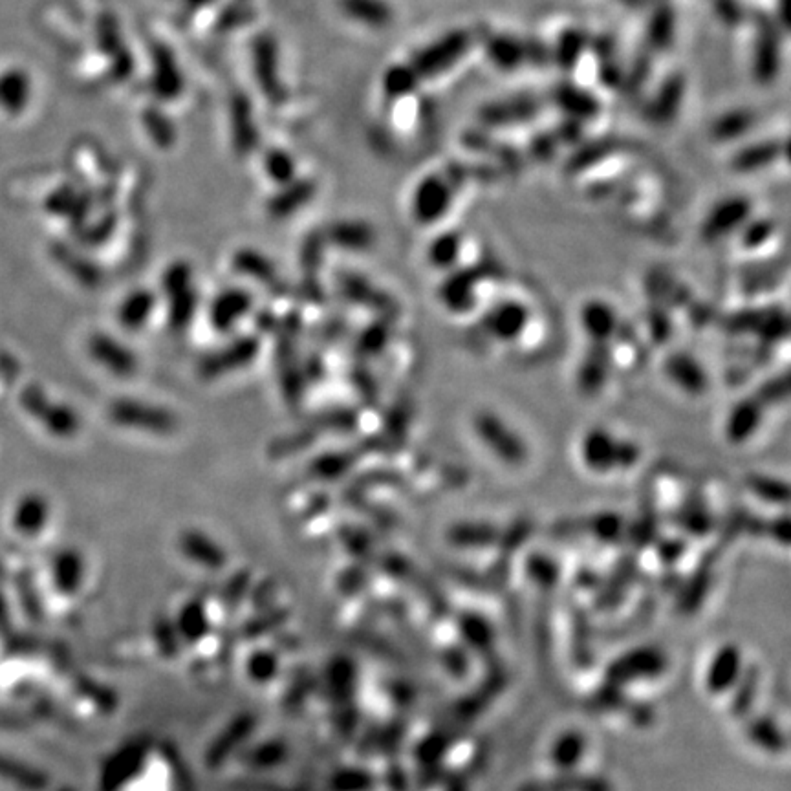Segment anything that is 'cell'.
I'll list each match as a JSON object with an SVG mask.
<instances>
[{"mask_svg":"<svg viewBox=\"0 0 791 791\" xmlns=\"http://www.w3.org/2000/svg\"><path fill=\"white\" fill-rule=\"evenodd\" d=\"M579 456L588 471L610 475L614 471H627L638 466L641 447L632 440L619 438L607 427H590L581 436Z\"/></svg>","mask_w":791,"mask_h":791,"instance_id":"6da1fadb","label":"cell"},{"mask_svg":"<svg viewBox=\"0 0 791 791\" xmlns=\"http://www.w3.org/2000/svg\"><path fill=\"white\" fill-rule=\"evenodd\" d=\"M466 180V173L453 169L451 173L423 176L411 195L412 220L420 226H434L449 213L458 189Z\"/></svg>","mask_w":791,"mask_h":791,"instance_id":"7a4b0ae2","label":"cell"},{"mask_svg":"<svg viewBox=\"0 0 791 791\" xmlns=\"http://www.w3.org/2000/svg\"><path fill=\"white\" fill-rule=\"evenodd\" d=\"M471 427L480 444L484 445L502 464L511 467L526 464L530 456L526 440L506 418L500 416L499 412L489 409L478 411L471 420Z\"/></svg>","mask_w":791,"mask_h":791,"instance_id":"3957f363","label":"cell"},{"mask_svg":"<svg viewBox=\"0 0 791 791\" xmlns=\"http://www.w3.org/2000/svg\"><path fill=\"white\" fill-rule=\"evenodd\" d=\"M110 422L136 433L167 436L178 429V418L171 409L152 401L118 398L109 405Z\"/></svg>","mask_w":791,"mask_h":791,"instance_id":"277c9868","label":"cell"},{"mask_svg":"<svg viewBox=\"0 0 791 791\" xmlns=\"http://www.w3.org/2000/svg\"><path fill=\"white\" fill-rule=\"evenodd\" d=\"M669 667L667 654L652 647H636L623 652L616 660L610 661L605 669V682L625 689L630 683L651 682L660 678Z\"/></svg>","mask_w":791,"mask_h":791,"instance_id":"5b68a950","label":"cell"},{"mask_svg":"<svg viewBox=\"0 0 791 791\" xmlns=\"http://www.w3.org/2000/svg\"><path fill=\"white\" fill-rule=\"evenodd\" d=\"M24 411L32 416L35 422L41 423L52 436L57 438H72L81 431V416L74 407L65 401H55L46 392L32 385L22 392L21 398Z\"/></svg>","mask_w":791,"mask_h":791,"instance_id":"8992f818","label":"cell"},{"mask_svg":"<svg viewBox=\"0 0 791 791\" xmlns=\"http://www.w3.org/2000/svg\"><path fill=\"white\" fill-rule=\"evenodd\" d=\"M555 537L563 539H579V537H592L599 544H623L629 535V522L625 517L614 511H601L588 517H574L555 522L552 528Z\"/></svg>","mask_w":791,"mask_h":791,"instance_id":"52a82bcc","label":"cell"},{"mask_svg":"<svg viewBox=\"0 0 791 791\" xmlns=\"http://www.w3.org/2000/svg\"><path fill=\"white\" fill-rule=\"evenodd\" d=\"M751 217H753L751 198L744 195L726 196L707 211L700 226V239L707 244L729 239L733 235H738V231L746 226V222Z\"/></svg>","mask_w":791,"mask_h":791,"instance_id":"ba28073f","label":"cell"},{"mask_svg":"<svg viewBox=\"0 0 791 791\" xmlns=\"http://www.w3.org/2000/svg\"><path fill=\"white\" fill-rule=\"evenodd\" d=\"M261 341L255 336H240L226 345L211 350L198 363V372L204 380H217L233 372L248 369L259 356Z\"/></svg>","mask_w":791,"mask_h":791,"instance_id":"9c48e42d","label":"cell"},{"mask_svg":"<svg viewBox=\"0 0 791 791\" xmlns=\"http://www.w3.org/2000/svg\"><path fill=\"white\" fill-rule=\"evenodd\" d=\"M531 323V310L528 304L519 299H506L493 304L482 317V332L493 343L513 345L526 334Z\"/></svg>","mask_w":791,"mask_h":791,"instance_id":"30bf717a","label":"cell"},{"mask_svg":"<svg viewBox=\"0 0 791 791\" xmlns=\"http://www.w3.org/2000/svg\"><path fill=\"white\" fill-rule=\"evenodd\" d=\"M88 356L116 378H131L140 367L138 356L109 332H94L87 341Z\"/></svg>","mask_w":791,"mask_h":791,"instance_id":"8fae6325","label":"cell"},{"mask_svg":"<svg viewBox=\"0 0 791 791\" xmlns=\"http://www.w3.org/2000/svg\"><path fill=\"white\" fill-rule=\"evenodd\" d=\"M640 577V563H638V553L623 552L614 564V570L603 577L601 585L596 590L594 607L599 612H612L623 605L625 597L629 594L632 585Z\"/></svg>","mask_w":791,"mask_h":791,"instance_id":"7c38bea8","label":"cell"},{"mask_svg":"<svg viewBox=\"0 0 791 791\" xmlns=\"http://www.w3.org/2000/svg\"><path fill=\"white\" fill-rule=\"evenodd\" d=\"M482 275L475 268H460L445 273L444 281L438 286V301L447 312L466 315L475 310L478 301V284Z\"/></svg>","mask_w":791,"mask_h":791,"instance_id":"4fadbf2b","label":"cell"},{"mask_svg":"<svg viewBox=\"0 0 791 791\" xmlns=\"http://www.w3.org/2000/svg\"><path fill=\"white\" fill-rule=\"evenodd\" d=\"M253 310V295L246 288L229 286L218 292L209 303L207 319L218 334H229Z\"/></svg>","mask_w":791,"mask_h":791,"instance_id":"5bb4252c","label":"cell"},{"mask_svg":"<svg viewBox=\"0 0 791 791\" xmlns=\"http://www.w3.org/2000/svg\"><path fill=\"white\" fill-rule=\"evenodd\" d=\"M766 411L768 405L757 392L738 400L727 412L724 422V436L727 442L731 445L748 444L749 440L759 433Z\"/></svg>","mask_w":791,"mask_h":791,"instance_id":"9a60e30c","label":"cell"},{"mask_svg":"<svg viewBox=\"0 0 791 791\" xmlns=\"http://www.w3.org/2000/svg\"><path fill=\"white\" fill-rule=\"evenodd\" d=\"M455 621L467 652L477 654L482 660H497V630L486 614L478 610H460Z\"/></svg>","mask_w":791,"mask_h":791,"instance_id":"2e32d148","label":"cell"},{"mask_svg":"<svg viewBox=\"0 0 791 791\" xmlns=\"http://www.w3.org/2000/svg\"><path fill=\"white\" fill-rule=\"evenodd\" d=\"M147 757H149V744L145 740H136L123 746L105 762L101 771L103 786L107 790H116L134 781L136 777H140L141 771L145 768Z\"/></svg>","mask_w":791,"mask_h":791,"instance_id":"e0dca14e","label":"cell"},{"mask_svg":"<svg viewBox=\"0 0 791 791\" xmlns=\"http://www.w3.org/2000/svg\"><path fill=\"white\" fill-rule=\"evenodd\" d=\"M720 557V546L711 548L702 555V559L694 566L693 574L683 581L678 590V610L689 616L694 614L698 608L702 607L705 597L713 585V575L715 566Z\"/></svg>","mask_w":791,"mask_h":791,"instance_id":"ac0fdd59","label":"cell"},{"mask_svg":"<svg viewBox=\"0 0 791 791\" xmlns=\"http://www.w3.org/2000/svg\"><path fill=\"white\" fill-rule=\"evenodd\" d=\"M663 374L672 385L691 396H702L709 389V376L702 363L689 352H672L663 361Z\"/></svg>","mask_w":791,"mask_h":791,"instance_id":"d6986e66","label":"cell"},{"mask_svg":"<svg viewBox=\"0 0 791 791\" xmlns=\"http://www.w3.org/2000/svg\"><path fill=\"white\" fill-rule=\"evenodd\" d=\"M579 326L590 343H612L618 336V310L603 299H588L579 310Z\"/></svg>","mask_w":791,"mask_h":791,"instance_id":"ffe728a7","label":"cell"},{"mask_svg":"<svg viewBox=\"0 0 791 791\" xmlns=\"http://www.w3.org/2000/svg\"><path fill=\"white\" fill-rule=\"evenodd\" d=\"M742 671H744L742 652L735 643H727L715 652L713 660L709 663L705 674V687L709 693L716 696L731 693Z\"/></svg>","mask_w":791,"mask_h":791,"instance_id":"44dd1931","label":"cell"},{"mask_svg":"<svg viewBox=\"0 0 791 791\" xmlns=\"http://www.w3.org/2000/svg\"><path fill=\"white\" fill-rule=\"evenodd\" d=\"M255 727L257 718L253 715H240L233 722H229L226 729L209 744L206 753L207 766L213 770L224 766L226 760L231 759L248 742Z\"/></svg>","mask_w":791,"mask_h":791,"instance_id":"7402d4cb","label":"cell"},{"mask_svg":"<svg viewBox=\"0 0 791 791\" xmlns=\"http://www.w3.org/2000/svg\"><path fill=\"white\" fill-rule=\"evenodd\" d=\"M612 358V343H590L575 374L577 387L590 396L603 391L612 369Z\"/></svg>","mask_w":791,"mask_h":791,"instance_id":"603a6c76","label":"cell"},{"mask_svg":"<svg viewBox=\"0 0 791 791\" xmlns=\"http://www.w3.org/2000/svg\"><path fill=\"white\" fill-rule=\"evenodd\" d=\"M517 791H614L612 782L603 775L559 771L555 777L522 782Z\"/></svg>","mask_w":791,"mask_h":791,"instance_id":"cb8c5ba5","label":"cell"},{"mask_svg":"<svg viewBox=\"0 0 791 791\" xmlns=\"http://www.w3.org/2000/svg\"><path fill=\"white\" fill-rule=\"evenodd\" d=\"M500 526L484 521H462L445 531L447 544L456 550H489L497 548Z\"/></svg>","mask_w":791,"mask_h":791,"instance_id":"d4e9b609","label":"cell"},{"mask_svg":"<svg viewBox=\"0 0 791 791\" xmlns=\"http://www.w3.org/2000/svg\"><path fill=\"white\" fill-rule=\"evenodd\" d=\"M671 521L693 537H707L716 528L713 511L709 510L705 497L696 491H691L683 499L682 506L672 511Z\"/></svg>","mask_w":791,"mask_h":791,"instance_id":"484cf974","label":"cell"},{"mask_svg":"<svg viewBox=\"0 0 791 791\" xmlns=\"http://www.w3.org/2000/svg\"><path fill=\"white\" fill-rule=\"evenodd\" d=\"M178 546H180V552L184 553L189 561H193L211 572L224 570L228 564V555L224 552V548L202 531H184L180 535Z\"/></svg>","mask_w":791,"mask_h":791,"instance_id":"4316f807","label":"cell"},{"mask_svg":"<svg viewBox=\"0 0 791 791\" xmlns=\"http://www.w3.org/2000/svg\"><path fill=\"white\" fill-rule=\"evenodd\" d=\"M158 308V295L149 288H138L127 293L116 310V319L123 330L140 332L149 325Z\"/></svg>","mask_w":791,"mask_h":791,"instance_id":"83f0119b","label":"cell"},{"mask_svg":"<svg viewBox=\"0 0 791 791\" xmlns=\"http://www.w3.org/2000/svg\"><path fill=\"white\" fill-rule=\"evenodd\" d=\"M173 621L178 638L182 641V645L187 647L200 645L211 632V621L207 616L206 603L202 599H189L178 608V614L174 616Z\"/></svg>","mask_w":791,"mask_h":791,"instance_id":"f1b7e54d","label":"cell"},{"mask_svg":"<svg viewBox=\"0 0 791 791\" xmlns=\"http://www.w3.org/2000/svg\"><path fill=\"white\" fill-rule=\"evenodd\" d=\"M50 521V502L39 493H28L13 508V530L24 537H37Z\"/></svg>","mask_w":791,"mask_h":791,"instance_id":"f546056e","label":"cell"},{"mask_svg":"<svg viewBox=\"0 0 791 791\" xmlns=\"http://www.w3.org/2000/svg\"><path fill=\"white\" fill-rule=\"evenodd\" d=\"M326 239L341 250L352 253L369 251L376 242V229L365 220H337L326 233Z\"/></svg>","mask_w":791,"mask_h":791,"instance_id":"4dcf8cb0","label":"cell"},{"mask_svg":"<svg viewBox=\"0 0 791 791\" xmlns=\"http://www.w3.org/2000/svg\"><path fill=\"white\" fill-rule=\"evenodd\" d=\"M315 193L317 191L312 182L293 180L288 185H282L281 191L271 196L268 200V213L279 220L292 217L314 200Z\"/></svg>","mask_w":791,"mask_h":791,"instance_id":"1f68e13d","label":"cell"},{"mask_svg":"<svg viewBox=\"0 0 791 791\" xmlns=\"http://www.w3.org/2000/svg\"><path fill=\"white\" fill-rule=\"evenodd\" d=\"M744 722H746L744 724L746 737L762 751L771 755H781L788 748V738L775 718L751 713L748 718H744Z\"/></svg>","mask_w":791,"mask_h":791,"instance_id":"d6a6232c","label":"cell"},{"mask_svg":"<svg viewBox=\"0 0 791 791\" xmlns=\"http://www.w3.org/2000/svg\"><path fill=\"white\" fill-rule=\"evenodd\" d=\"M570 652L577 669H590L594 665V627L588 610L583 607L572 610Z\"/></svg>","mask_w":791,"mask_h":791,"instance_id":"836d02e7","label":"cell"},{"mask_svg":"<svg viewBox=\"0 0 791 791\" xmlns=\"http://www.w3.org/2000/svg\"><path fill=\"white\" fill-rule=\"evenodd\" d=\"M462 253H464V235L460 231H444L429 242L425 257L433 270L447 273L460 266Z\"/></svg>","mask_w":791,"mask_h":791,"instance_id":"e575fe53","label":"cell"},{"mask_svg":"<svg viewBox=\"0 0 791 791\" xmlns=\"http://www.w3.org/2000/svg\"><path fill=\"white\" fill-rule=\"evenodd\" d=\"M233 270L239 271L240 275L250 277L251 281H257L259 284H266L268 288L279 286V271L275 268V264L255 248H240L235 255H233Z\"/></svg>","mask_w":791,"mask_h":791,"instance_id":"d590c367","label":"cell"},{"mask_svg":"<svg viewBox=\"0 0 791 791\" xmlns=\"http://www.w3.org/2000/svg\"><path fill=\"white\" fill-rule=\"evenodd\" d=\"M586 749L588 742L581 731L577 729L564 731L563 735L553 740L550 762L557 771H575L581 760L585 759Z\"/></svg>","mask_w":791,"mask_h":791,"instance_id":"8d00e7d4","label":"cell"},{"mask_svg":"<svg viewBox=\"0 0 791 791\" xmlns=\"http://www.w3.org/2000/svg\"><path fill=\"white\" fill-rule=\"evenodd\" d=\"M782 151L784 147H781L777 141L755 143L738 151L731 160V167L740 174L760 173L777 162Z\"/></svg>","mask_w":791,"mask_h":791,"instance_id":"74e56055","label":"cell"},{"mask_svg":"<svg viewBox=\"0 0 791 791\" xmlns=\"http://www.w3.org/2000/svg\"><path fill=\"white\" fill-rule=\"evenodd\" d=\"M760 687V671L757 665L744 667L735 687L731 689V704L729 713L737 720H744L753 713V705L757 700Z\"/></svg>","mask_w":791,"mask_h":791,"instance_id":"f35d334b","label":"cell"},{"mask_svg":"<svg viewBox=\"0 0 791 791\" xmlns=\"http://www.w3.org/2000/svg\"><path fill=\"white\" fill-rule=\"evenodd\" d=\"M167 303V321L174 332H184L193 325L196 312H198V290L196 284L187 286L184 290L163 295Z\"/></svg>","mask_w":791,"mask_h":791,"instance_id":"ab89813d","label":"cell"},{"mask_svg":"<svg viewBox=\"0 0 791 791\" xmlns=\"http://www.w3.org/2000/svg\"><path fill=\"white\" fill-rule=\"evenodd\" d=\"M85 581V561L81 553L68 550L57 555L54 563V585L61 594L74 596Z\"/></svg>","mask_w":791,"mask_h":791,"instance_id":"60d3db41","label":"cell"},{"mask_svg":"<svg viewBox=\"0 0 791 791\" xmlns=\"http://www.w3.org/2000/svg\"><path fill=\"white\" fill-rule=\"evenodd\" d=\"M746 488L751 495L771 506H788L790 502V486L773 475L749 473L746 477Z\"/></svg>","mask_w":791,"mask_h":791,"instance_id":"b9f144b4","label":"cell"},{"mask_svg":"<svg viewBox=\"0 0 791 791\" xmlns=\"http://www.w3.org/2000/svg\"><path fill=\"white\" fill-rule=\"evenodd\" d=\"M632 698L627 696L625 689L616 687L612 683H603L599 685L594 693L586 698V707L594 713H603V715H627Z\"/></svg>","mask_w":791,"mask_h":791,"instance_id":"7bdbcfd3","label":"cell"},{"mask_svg":"<svg viewBox=\"0 0 791 791\" xmlns=\"http://www.w3.org/2000/svg\"><path fill=\"white\" fill-rule=\"evenodd\" d=\"M524 568L528 579L537 588H541L542 592L555 588L561 579V566L546 553H531L526 559Z\"/></svg>","mask_w":791,"mask_h":791,"instance_id":"ee69618b","label":"cell"},{"mask_svg":"<svg viewBox=\"0 0 791 791\" xmlns=\"http://www.w3.org/2000/svg\"><path fill=\"white\" fill-rule=\"evenodd\" d=\"M288 755V748L282 740H266L253 748H248L242 755V760L255 770H271L281 766Z\"/></svg>","mask_w":791,"mask_h":791,"instance_id":"f6af8a7d","label":"cell"},{"mask_svg":"<svg viewBox=\"0 0 791 791\" xmlns=\"http://www.w3.org/2000/svg\"><path fill=\"white\" fill-rule=\"evenodd\" d=\"M248 678L255 683H270L281 672V656L271 649H255L246 658Z\"/></svg>","mask_w":791,"mask_h":791,"instance_id":"bcb514c9","label":"cell"},{"mask_svg":"<svg viewBox=\"0 0 791 791\" xmlns=\"http://www.w3.org/2000/svg\"><path fill=\"white\" fill-rule=\"evenodd\" d=\"M775 233V222L771 218H749L746 226L738 231L740 244L746 251H755L766 246Z\"/></svg>","mask_w":791,"mask_h":791,"instance_id":"7dc6e473","label":"cell"},{"mask_svg":"<svg viewBox=\"0 0 791 791\" xmlns=\"http://www.w3.org/2000/svg\"><path fill=\"white\" fill-rule=\"evenodd\" d=\"M531 533H533V524L530 519H517V521L511 522L508 528H502L499 544H497L499 555L513 559V555L521 550L524 542L530 539Z\"/></svg>","mask_w":791,"mask_h":791,"instance_id":"c3c4849f","label":"cell"},{"mask_svg":"<svg viewBox=\"0 0 791 791\" xmlns=\"http://www.w3.org/2000/svg\"><path fill=\"white\" fill-rule=\"evenodd\" d=\"M334 788L337 791H372L376 788V775L359 766L341 768L334 775Z\"/></svg>","mask_w":791,"mask_h":791,"instance_id":"681fc988","label":"cell"},{"mask_svg":"<svg viewBox=\"0 0 791 791\" xmlns=\"http://www.w3.org/2000/svg\"><path fill=\"white\" fill-rule=\"evenodd\" d=\"M195 284V270L187 261H174L163 270L160 288L163 295L184 290Z\"/></svg>","mask_w":791,"mask_h":791,"instance_id":"f907efd6","label":"cell"},{"mask_svg":"<svg viewBox=\"0 0 791 791\" xmlns=\"http://www.w3.org/2000/svg\"><path fill=\"white\" fill-rule=\"evenodd\" d=\"M350 466H352L350 453H326L312 464V475L321 480H334L343 477Z\"/></svg>","mask_w":791,"mask_h":791,"instance_id":"816d5d0a","label":"cell"},{"mask_svg":"<svg viewBox=\"0 0 791 791\" xmlns=\"http://www.w3.org/2000/svg\"><path fill=\"white\" fill-rule=\"evenodd\" d=\"M442 574H444L447 579L455 581L456 585L464 586L467 590H473V592H488V590H486V579H484V574H478L475 568H469L466 564L444 563Z\"/></svg>","mask_w":791,"mask_h":791,"instance_id":"f5cc1de1","label":"cell"},{"mask_svg":"<svg viewBox=\"0 0 791 791\" xmlns=\"http://www.w3.org/2000/svg\"><path fill=\"white\" fill-rule=\"evenodd\" d=\"M438 658H440L438 661L444 667V671L449 672V676H453L456 680L466 678L471 661H469V652L464 645L458 647L453 643L442 651H438Z\"/></svg>","mask_w":791,"mask_h":791,"instance_id":"db71d44e","label":"cell"},{"mask_svg":"<svg viewBox=\"0 0 791 791\" xmlns=\"http://www.w3.org/2000/svg\"><path fill=\"white\" fill-rule=\"evenodd\" d=\"M652 546L656 548L658 561L663 564V568H674L689 550V544L682 537H658Z\"/></svg>","mask_w":791,"mask_h":791,"instance_id":"11a10c76","label":"cell"},{"mask_svg":"<svg viewBox=\"0 0 791 791\" xmlns=\"http://www.w3.org/2000/svg\"><path fill=\"white\" fill-rule=\"evenodd\" d=\"M154 640H156L160 652L167 658L178 654V649L182 645V641L178 638V632L174 629V621H169V619H160L154 625Z\"/></svg>","mask_w":791,"mask_h":791,"instance_id":"9f6ffc18","label":"cell"},{"mask_svg":"<svg viewBox=\"0 0 791 791\" xmlns=\"http://www.w3.org/2000/svg\"><path fill=\"white\" fill-rule=\"evenodd\" d=\"M266 174L273 184L288 185L295 180V163L282 152L271 154L266 162Z\"/></svg>","mask_w":791,"mask_h":791,"instance_id":"6f0895ef","label":"cell"},{"mask_svg":"<svg viewBox=\"0 0 791 791\" xmlns=\"http://www.w3.org/2000/svg\"><path fill=\"white\" fill-rule=\"evenodd\" d=\"M749 125H751L749 116H746V114H735L731 118H726V120L716 123L715 127H713V136L720 141L733 140V138H738L742 131L749 129Z\"/></svg>","mask_w":791,"mask_h":791,"instance_id":"680465c9","label":"cell"},{"mask_svg":"<svg viewBox=\"0 0 791 791\" xmlns=\"http://www.w3.org/2000/svg\"><path fill=\"white\" fill-rule=\"evenodd\" d=\"M788 392H790V389H788V378L782 376V378H773V380L766 381L757 391V394L770 407V405L786 400Z\"/></svg>","mask_w":791,"mask_h":791,"instance_id":"91938a15","label":"cell"},{"mask_svg":"<svg viewBox=\"0 0 791 791\" xmlns=\"http://www.w3.org/2000/svg\"><path fill=\"white\" fill-rule=\"evenodd\" d=\"M764 535L771 537L773 541L779 542L782 546H788L791 541L790 517L784 513L771 521L764 522Z\"/></svg>","mask_w":791,"mask_h":791,"instance_id":"94428289","label":"cell"},{"mask_svg":"<svg viewBox=\"0 0 791 791\" xmlns=\"http://www.w3.org/2000/svg\"><path fill=\"white\" fill-rule=\"evenodd\" d=\"M387 341H389V332L385 330V326H372L359 337V348L363 350V354H378V350H381Z\"/></svg>","mask_w":791,"mask_h":791,"instance_id":"6125c7cd","label":"cell"},{"mask_svg":"<svg viewBox=\"0 0 791 791\" xmlns=\"http://www.w3.org/2000/svg\"><path fill=\"white\" fill-rule=\"evenodd\" d=\"M625 716L636 727H649L656 720V711H654V707L649 702L632 698V704H630L629 711H627Z\"/></svg>","mask_w":791,"mask_h":791,"instance_id":"be15d7a7","label":"cell"},{"mask_svg":"<svg viewBox=\"0 0 791 791\" xmlns=\"http://www.w3.org/2000/svg\"><path fill=\"white\" fill-rule=\"evenodd\" d=\"M601 581H603L601 574H599L597 570H594V568H590V566L581 568V570L575 574V585H577V588H581V590H594V592H596L599 585H601Z\"/></svg>","mask_w":791,"mask_h":791,"instance_id":"e7e4bbea","label":"cell"},{"mask_svg":"<svg viewBox=\"0 0 791 791\" xmlns=\"http://www.w3.org/2000/svg\"><path fill=\"white\" fill-rule=\"evenodd\" d=\"M440 784L444 786V791H467L469 790V775L466 771H451V773H445Z\"/></svg>","mask_w":791,"mask_h":791,"instance_id":"03108f58","label":"cell"},{"mask_svg":"<svg viewBox=\"0 0 791 791\" xmlns=\"http://www.w3.org/2000/svg\"><path fill=\"white\" fill-rule=\"evenodd\" d=\"M387 782L391 784L392 790H407V786H409V777H407V771L403 770L400 764H394L391 770L387 771Z\"/></svg>","mask_w":791,"mask_h":791,"instance_id":"003e7915","label":"cell"}]
</instances>
